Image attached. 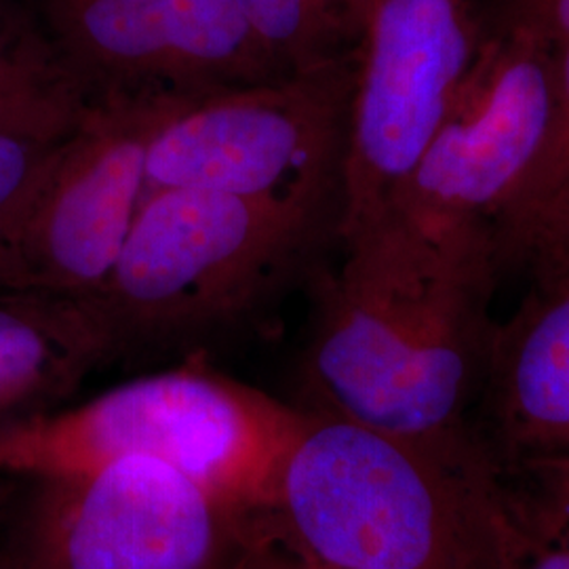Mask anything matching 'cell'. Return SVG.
I'll use <instances>...</instances> for the list:
<instances>
[{
  "mask_svg": "<svg viewBox=\"0 0 569 569\" xmlns=\"http://www.w3.org/2000/svg\"><path fill=\"white\" fill-rule=\"evenodd\" d=\"M87 110L41 20L0 0V133L61 142Z\"/></svg>",
  "mask_w": 569,
  "mask_h": 569,
  "instance_id": "cell-14",
  "label": "cell"
},
{
  "mask_svg": "<svg viewBox=\"0 0 569 569\" xmlns=\"http://www.w3.org/2000/svg\"><path fill=\"white\" fill-rule=\"evenodd\" d=\"M483 39H526L559 49L569 42V0H475Z\"/></svg>",
  "mask_w": 569,
  "mask_h": 569,
  "instance_id": "cell-17",
  "label": "cell"
},
{
  "mask_svg": "<svg viewBox=\"0 0 569 569\" xmlns=\"http://www.w3.org/2000/svg\"><path fill=\"white\" fill-rule=\"evenodd\" d=\"M552 89V49L526 39H483L446 119L385 216L428 237L491 224L545 140Z\"/></svg>",
  "mask_w": 569,
  "mask_h": 569,
  "instance_id": "cell-10",
  "label": "cell"
},
{
  "mask_svg": "<svg viewBox=\"0 0 569 569\" xmlns=\"http://www.w3.org/2000/svg\"><path fill=\"white\" fill-rule=\"evenodd\" d=\"M555 272H569V244H568V251H566V256H563V262L559 264V268L557 270H552V272H549V274H555ZM547 277V274H545Z\"/></svg>",
  "mask_w": 569,
  "mask_h": 569,
  "instance_id": "cell-21",
  "label": "cell"
},
{
  "mask_svg": "<svg viewBox=\"0 0 569 569\" xmlns=\"http://www.w3.org/2000/svg\"><path fill=\"white\" fill-rule=\"evenodd\" d=\"M234 569H244V561H243V563H241V566H239V568H234Z\"/></svg>",
  "mask_w": 569,
  "mask_h": 569,
  "instance_id": "cell-22",
  "label": "cell"
},
{
  "mask_svg": "<svg viewBox=\"0 0 569 569\" xmlns=\"http://www.w3.org/2000/svg\"><path fill=\"white\" fill-rule=\"evenodd\" d=\"M21 481L0 569H234L270 536L264 512L152 458Z\"/></svg>",
  "mask_w": 569,
  "mask_h": 569,
  "instance_id": "cell-5",
  "label": "cell"
},
{
  "mask_svg": "<svg viewBox=\"0 0 569 569\" xmlns=\"http://www.w3.org/2000/svg\"><path fill=\"white\" fill-rule=\"evenodd\" d=\"M39 20L89 106L190 102L283 77L234 0H39Z\"/></svg>",
  "mask_w": 569,
  "mask_h": 569,
  "instance_id": "cell-9",
  "label": "cell"
},
{
  "mask_svg": "<svg viewBox=\"0 0 569 569\" xmlns=\"http://www.w3.org/2000/svg\"><path fill=\"white\" fill-rule=\"evenodd\" d=\"M244 569H331L315 563L296 550L287 549L272 536L260 540L244 559Z\"/></svg>",
  "mask_w": 569,
  "mask_h": 569,
  "instance_id": "cell-19",
  "label": "cell"
},
{
  "mask_svg": "<svg viewBox=\"0 0 569 569\" xmlns=\"http://www.w3.org/2000/svg\"><path fill=\"white\" fill-rule=\"evenodd\" d=\"M302 411L268 509L274 540L331 569H498V475L475 441Z\"/></svg>",
  "mask_w": 569,
  "mask_h": 569,
  "instance_id": "cell-2",
  "label": "cell"
},
{
  "mask_svg": "<svg viewBox=\"0 0 569 569\" xmlns=\"http://www.w3.org/2000/svg\"><path fill=\"white\" fill-rule=\"evenodd\" d=\"M58 146L60 142L0 133V232L26 203Z\"/></svg>",
  "mask_w": 569,
  "mask_h": 569,
  "instance_id": "cell-18",
  "label": "cell"
},
{
  "mask_svg": "<svg viewBox=\"0 0 569 569\" xmlns=\"http://www.w3.org/2000/svg\"><path fill=\"white\" fill-rule=\"evenodd\" d=\"M266 56L298 74L357 51L329 0H234Z\"/></svg>",
  "mask_w": 569,
  "mask_h": 569,
  "instance_id": "cell-16",
  "label": "cell"
},
{
  "mask_svg": "<svg viewBox=\"0 0 569 569\" xmlns=\"http://www.w3.org/2000/svg\"><path fill=\"white\" fill-rule=\"evenodd\" d=\"M317 281L302 401L399 437L472 443L502 281L489 226L428 237L385 216Z\"/></svg>",
  "mask_w": 569,
  "mask_h": 569,
  "instance_id": "cell-1",
  "label": "cell"
},
{
  "mask_svg": "<svg viewBox=\"0 0 569 569\" xmlns=\"http://www.w3.org/2000/svg\"><path fill=\"white\" fill-rule=\"evenodd\" d=\"M302 416V407L211 367H173L0 430V479L152 458L268 517Z\"/></svg>",
  "mask_w": 569,
  "mask_h": 569,
  "instance_id": "cell-3",
  "label": "cell"
},
{
  "mask_svg": "<svg viewBox=\"0 0 569 569\" xmlns=\"http://www.w3.org/2000/svg\"><path fill=\"white\" fill-rule=\"evenodd\" d=\"M183 103L89 106L0 232V289L100 296L146 197L152 138Z\"/></svg>",
  "mask_w": 569,
  "mask_h": 569,
  "instance_id": "cell-7",
  "label": "cell"
},
{
  "mask_svg": "<svg viewBox=\"0 0 569 569\" xmlns=\"http://www.w3.org/2000/svg\"><path fill=\"white\" fill-rule=\"evenodd\" d=\"M500 274L545 277L569 244V42L555 49L549 124L538 154L489 224Z\"/></svg>",
  "mask_w": 569,
  "mask_h": 569,
  "instance_id": "cell-13",
  "label": "cell"
},
{
  "mask_svg": "<svg viewBox=\"0 0 569 569\" xmlns=\"http://www.w3.org/2000/svg\"><path fill=\"white\" fill-rule=\"evenodd\" d=\"M329 2L345 28L348 41L359 47V42L366 34L367 23L371 20L380 0H329Z\"/></svg>",
  "mask_w": 569,
  "mask_h": 569,
  "instance_id": "cell-20",
  "label": "cell"
},
{
  "mask_svg": "<svg viewBox=\"0 0 569 569\" xmlns=\"http://www.w3.org/2000/svg\"><path fill=\"white\" fill-rule=\"evenodd\" d=\"M498 569H569V472L498 477Z\"/></svg>",
  "mask_w": 569,
  "mask_h": 569,
  "instance_id": "cell-15",
  "label": "cell"
},
{
  "mask_svg": "<svg viewBox=\"0 0 569 569\" xmlns=\"http://www.w3.org/2000/svg\"><path fill=\"white\" fill-rule=\"evenodd\" d=\"M357 53L183 103L152 138L146 192L183 188L287 204L336 220L340 232Z\"/></svg>",
  "mask_w": 569,
  "mask_h": 569,
  "instance_id": "cell-6",
  "label": "cell"
},
{
  "mask_svg": "<svg viewBox=\"0 0 569 569\" xmlns=\"http://www.w3.org/2000/svg\"><path fill=\"white\" fill-rule=\"evenodd\" d=\"M338 241V222L220 192H146L98 298L122 348L180 342L241 321Z\"/></svg>",
  "mask_w": 569,
  "mask_h": 569,
  "instance_id": "cell-4",
  "label": "cell"
},
{
  "mask_svg": "<svg viewBox=\"0 0 569 569\" xmlns=\"http://www.w3.org/2000/svg\"><path fill=\"white\" fill-rule=\"evenodd\" d=\"M483 34L475 0H380L359 42L338 243L378 222L427 152Z\"/></svg>",
  "mask_w": 569,
  "mask_h": 569,
  "instance_id": "cell-8",
  "label": "cell"
},
{
  "mask_svg": "<svg viewBox=\"0 0 569 569\" xmlns=\"http://www.w3.org/2000/svg\"><path fill=\"white\" fill-rule=\"evenodd\" d=\"M121 352L119 331L96 300L0 289V430L66 406Z\"/></svg>",
  "mask_w": 569,
  "mask_h": 569,
  "instance_id": "cell-12",
  "label": "cell"
},
{
  "mask_svg": "<svg viewBox=\"0 0 569 569\" xmlns=\"http://www.w3.org/2000/svg\"><path fill=\"white\" fill-rule=\"evenodd\" d=\"M470 432L498 477L569 472V272L498 321Z\"/></svg>",
  "mask_w": 569,
  "mask_h": 569,
  "instance_id": "cell-11",
  "label": "cell"
}]
</instances>
